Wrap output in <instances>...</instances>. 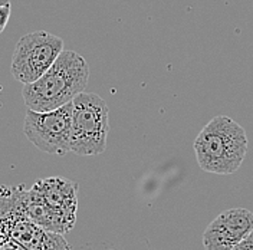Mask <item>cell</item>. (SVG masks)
I'll list each match as a JSON object with an SVG mask.
<instances>
[{
    "label": "cell",
    "mask_w": 253,
    "mask_h": 250,
    "mask_svg": "<svg viewBox=\"0 0 253 250\" xmlns=\"http://www.w3.org/2000/svg\"><path fill=\"white\" fill-rule=\"evenodd\" d=\"M89 66L84 56L65 50L46 72L35 82L23 85L22 96L28 110L52 111L71 102L85 91Z\"/></svg>",
    "instance_id": "6da1fadb"
},
{
    "label": "cell",
    "mask_w": 253,
    "mask_h": 250,
    "mask_svg": "<svg viewBox=\"0 0 253 250\" xmlns=\"http://www.w3.org/2000/svg\"><path fill=\"white\" fill-rule=\"evenodd\" d=\"M193 147L203 171L229 175L236 172L246 158V129L230 117L217 115L203 126Z\"/></svg>",
    "instance_id": "7a4b0ae2"
},
{
    "label": "cell",
    "mask_w": 253,
    "mask_h": 250,
    "mask_svg": "<svg viewBox=\"0 0 253 250\" xmlns=\"http://www.w3.org/2000/svg\"><path fill=\"white\" fill-rule=\"evenodd\" d=\"M23 191L25 186H0V236L28 250H71L62 235L47 232L28 216Z\"/></svg>",
    "instance_id": "3957f363"
},
{
    "label": "cell",
    "mask_w": 253,
    "mask_h": 250,
    "mask_svg": "<svg viewBox=\"0 0 253 250\" xmlns=\"http://www.w3.org/2000/svg\"><path fill=\"white\" fill-rule=\"evenodd\" d=\"M110 108L94 92H81L72 99L71 151L77 156H98L107 150Z\"/></svg>",
    "instance_id": "277c9868"
},
{
    "label": "cell",
    "mask_w": 253,
    "mask_h": 250,
    "mask_svg": "<svg viewBox=\"0 0 253 250\" xmlns=\"http://www.w3.org/2000/svg\"><path fill=\"white\" fill-rule=\"evenodd\" d=\"M63 41L46 31H35L22 36L12 56L13 78L26 85L39 79L62 53Z\"/></svg>",
    "instance_id": "5b68a950"
},
{
    "label": "cell",
    "mask_w": 253,
    "mask_h": 250,
    "mask_svg": "<svg viewBox=\"0 0 253 250\" xmlns=\"http://www.w3.org/2000/svg\"><path fill=\"white\" fill-rule=\"evenodd\" d=\"M72 101L52 111H26L23 132L32 144L47 154L63 157L71 153Z\"/></svg>",
    "instance_id": "8992f818"
},
{
    "label": "cell",
    "mask_w": 253,
    "mask_h": 250,
    "mask_svg": "<svg viewBox=\"0 0 253 250\" xmlns=\"http://www.w3.org/2000/svg\"><path fill=\"white\" fill-rule=\"evenodd\" d=\"M253 230V213L248 208L224 210L203 233L206 250H232Z\"/></svg>",
    "instance_id": "52a82bcc"
},
{
    "label": "cell",
    "mask_w": 253,
    "mask_h": 250,
    "mask_svg": "<svg viewBox=\"0 0 253 250\" xmlns=\"http://www.w3.org/2000/svg\"><path fill=\"white\" fill-rule=\"evenodd\" d=\"M32 188L38 191L49 210L65 220L72 229L75 227L78 211V183L63 177H49L36 181Z\"/></svg>",
    "instance_id": "ba28073f"
},
{
    "label": "cell",
    "mask_w": 253,
    "mask_h": 250,
    "mask_svg": "<svg viewBox=\"0 0 253 250\" xmlns=\"http://www.w3.org/2000/svg\"><path fill=\"white\" fill-rule=\"evenodd\" d=\"M0 250H28L9 237L0 236Z\"/></svg>",
    "instance_id": "9c48e42d"
},
{
    "label": "cell",
    "mask_w": 253,
    "mask_h": 250,
    "mask_svg": "<svg viewBox=\"0 0 253 250\" xmlns=\"http://www.w3.org/2000/svg\"><path fill=\"white\" fill-rule=\"evenodd\" d=\"M10 13H12L10 4H7V6H0V33L4 31V28L7 26V22H9V19H10Z\"/></svg>",
    "instance_id": "30bf717a"
},
{
    "label": "cell",
    "mask_w": 253,
    "mask_h": 250,
    "mask_svg": "<svg viewBox=\"0 0 253 250\" xmlns=\"http://www.w3.org/2000/svg\"><path fill=\"white\" fill-rule=\"evenodd\" d=\"M232 250H253V230L246 237H243Z\"/></svg>",
    "instance_id": "8fae6325"
},
{
    "label": "cell",
    "mask_w": 253,
    "mask_h": 250,
    "mask_svg": "<svg viewBox=\"0 0 253 250\" xmlns=\"http://www.w3.org/2000/svg\"><path fill=\"white\" fill-rule=\"evenodd\" d=\"M10 4V0H0V6H7Z\"/></svg>",
    "instance_id": "7c38bea8"
}]
</instances>
